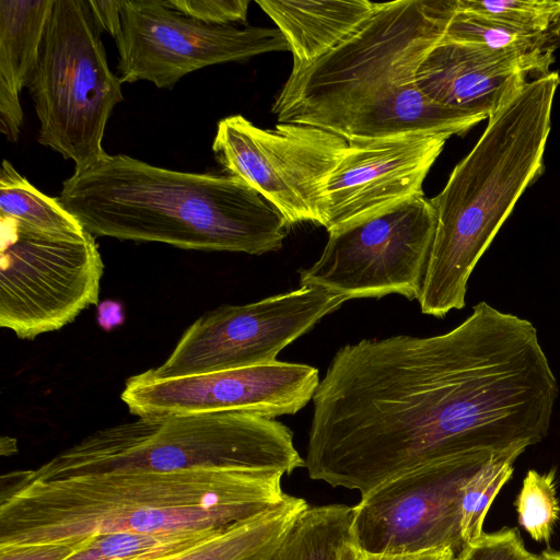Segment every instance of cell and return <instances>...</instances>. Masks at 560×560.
Segmentation results:
<instances>
[{
  "label": "cell",
  "instance_id": "obj_1",
  "mask_svg": "<svg viewBox=\"0 0 560 560\" xmlns=\"http://www.w3.org/2000/svg\"><path fill=\"white\" fill-rule=\"evenodd\" d=\"M558 393L535 326L481 301L445 334L341 347L312 399L305 467L363 495L445 457L526 450Z\"/></svg>",
  "mask_w": 560,
  "mask_h": 560
},
{
  "label": "cell",
  "instance_id": "obj_2",
  "mask_svg": "<svg viewBox=\"0 0 560 560\" xmlns=\"http://www.w3.org/2000/svg\"><path fill=\"white\" fill-rule=\"evenodd\" d=\"M284 475L195 468L115 470L52 480L1 477L0 547L115 533L221 528L281 504Z\"/></svg>",
  "mask_w": 560,
  "mask_h": 560
},
{
  "label": "cell",
  "instance_id": "obj_3",
  "mask_svg": "<svg viewBox=\"0 0 560 560\" xmlns=\"http://www.w3.org/2000/svg\"><path fill=\"white\" fill-rule=\"evenodd\" d=\"M456 0H398L381 8L313 63L291 70L272 113L348 142L415 132L463 135L483 119L429 100L417 72L444 38Z\"/></svg>",
  "mask_w": 560,
  "mask_h": 560
},
{
  "label": "cell",
  "instance_id": "obj_4",
  "mask_svg": "<svg viewBox=\"0 0 560 560\" xmlns=\"http://www.w3.org/2000/svg\"><path fill=\"white\" fill-rule=\"evenodd\" d=\"M58 199L94 236L184 249L262 255L281 249L292 226L237 176L172 171L126 154L73 173Z\"/></svg>",
  "mask_w": 560,
  "mask_h": 560
},
{
  "label": "cell",
  "instance_id": "obj_5",
  "mask_svg": "<svg viewBox=\"0 0 560 560\" xmlns=\"http://www.w3.org/2000/svg\"><path fill=\"white\" fill-rule=\"evenodd\" d=\"M557 72L516 88L488 117L472 150L430 199L436 228L418 299L421 312L443 318L465 306L468 279L517 200L544 172Z\"/></svg>",
  "mask_w": 560,
  "mask_h": 560
},
{
  "label": "cell",
  "instance_id": "obj_6",
  "mask_svg": "<svg viewBox=\"0 0 560 560\" xmlns=\"http://www.w3.org/2000/svg\"><path fill=\"white\" fill-rule=\"evenodd\" d=\"M305 467L293 432L280 421L244 411L138 418L97 430L35 469L28 480L115 470L195 468L272 470Z\"/></svg>",
  "mask_w": 560,
  "mask_h": 560
},
{
  "label": "cell",
  "instance_id": "obj_7",
  "mask_svg": "<svg viewBox=\"0 0 560 560\" xmlns=\"http://www.w3.org/2000/svg\"><path fill=\"white\" fill-rule=\"evenodd\" d=\"M89 0H54L27 88L39 120L38 142L74 163V173L107 153L102 141L124 100L108 67Z\"/></svg>",
  "mask_w": 560,
  "mask_h": 560
},
{
  "label": "cell",
  "instance_id": "obj_8",
  "mask_svg": "<svg viewBox=\"0 0 560 560\" xmlns=\"http://www.w3.org/2000/svg\"><path fill=\"white\" fill-rule=\"evenodd\" d=\"M0 326L20 339L58 330L97 305L104 264L94 235H63L0 214Z\"/></svg>",
  "mask_w": 560,
  "mask_h": 560
},
{
  "label": "cell",
  "instance_id": "obj_9",
  "mask_svg": "<svg viewBox=\"0 0 560 560\" xmlns=\"http://www.w3.org/2000/svg\"><path fill=\"white\" fill-rule=\"evenodd\" d=\"M435 228L434 208L421 196L330 232L319 258L299 271L300 284L347 300L389 294L418 300Z\"/></svg>",
  "mask_w": 560,
  "mask_h": 560
},
{
  "label": "cell",
  "instance_id": "obj_10",
  "mask_svg": "<svg viewBox=\"0 0 560 560\" xmlns=\"http://www.w3.org/2000/svg\"><path fill=\"white\" fill-rule=\"evenodd\" d=\"M492 451L463 453L413 468L351 506L349 539L369 553L402 555L466 547L460 498L466 481Z\"/></svg>",
  "mask_w": 560,
  "mask_h": 560
},
{
  "label": "cell",
  "instance_id": "obj_11",
  "mask_svg": "<svg viewBox=\"0 0 560 560\" xmlns=\"http://www.w3.org/2000/svg\"><path fill=\"white\" fill-rule=\"evenodd\" d=\"M348 145L315 126L279 122L262 129L232 115L218 122L212 151L228 174L256 189L291 225H322L325 187Z\"/></svg>",
  "mask_w": 560,
  "mask_h": 560
},
{
  "label": "cell",
  "instance_id": "obj_12",
  "mask_svg": "<svg viewBox=\"0 0 560 560\" xmlns=\"http://www.w3.org/2000/svg\"><path fill=\"white\" fill-rule=\"evenodd\" d=\"M346 301L327 289L300 285L248 304L220 306L194 322L168 358L147 372L171 378L273 363L282 349Z\"/></svg>",
  "mask_w": 560,
  "mask_h": 560
},
{
  "label": "cell",
  "instance_id": "obj_13",
  "mask_svg": "<svg viewBox=\"0 0 560 560\" xmlns=\"http://www.w3.org/2000/svg\"><path fill=\"white\" fill-rule=\"evenodd\" d=\"M114 39L120 81H149L160 89L207 66L290 50L277 27L206 24L155 0H121Z\"/></svg>",
  "mask_w": 560,
  "mask_h": 560
},
{
  "label": "cell",
  "instance_id": "obj_14",
  "mask_svg": "<svg viewBox=\"0 0 560 560\" xmlns=\"http://www.w3.org/2000/svg\"><path fill=\"white\" fill-rule=\"evenodd\" d=\"M319 382L316 368L282 361L171 378L145 371L127 380L120 398L138 418L244 411L276 419L304 408Z\"/></svg>",
  "mask_w": 560,
  "mask_h": 560
},
{
  "label": "cell",
  "instance_id": "obj_15",
  "mask_svg": "<svg viewBox=\"0 0 560 560\" xmlns=\"http://www.w3.org/2000/svg\"><path fill=\"white\" fill-rule=\"evenodd\" d=\"M450 137L415 132L349 142L325 187L322 226L330 233L424 196L423 182Z\"/></svg>",
  "mask_w": 560,
  "mask_h": 560
},
{
  "label": "cell",
  "instance_id": "obj_16",
  "mask_svg": "<svg viewBox=\"0 0 560 560\" xmlns=\"http://www.w3.org/2000/svg\"><path fill=\"white\" fill-rule=\"evenodd\" d=\"M553 60V55L442 39L421 63L416 82L432 102L488 118L529 75L549 73Z\"/></svg>",
  "mask_w": 560,
  "mask_h": 560
},
{
  "label": "cell",
  "instance_id": "obj_17",
  "mask_svg": "<svg viewBox=\"0 0 560 560\" xmlns=\"http://www.w3.org/2000/svg\"><path fill=\"white\" fill-rule=\"evenodd\" d=\"M284 36L292 70L304 68L337 47L382 5L368 0H256Z\"/></svg>",
  "mask_w": 560,
  "mask_h": 560
},
{
  "label": "cell",
  "instance_id": "obj_18",
  "mask_svg": "<svg viewBox=\"0 0 560 560\" xmlns=\"http://www.w3.org/2000/svg\"><path fill=\"white\" fill-rule=\"evenodd\" d=\"M54 0H0V131L19 139L20 93L36 65Z\"/></svg>",
  "mask_w": 560,
  "mask_h": 560
},
{
  "label": "cell",
  "instance_id": "obj_19",
  "mask_svg": "<svg viewBox=\"0 0 560 560\" xmlns=\"http://www.w3.org/2000/svg\"><path fill=\"white\" fill-rule=\"evenodd\" d=\"M307 506L304 499L289 494L281 504L222 527L196 546L161 560H271Z\"/></svg>",
  "mask_w": 560,
  "mask_h": 560
},
{
  "label": "cell",
  "instance_id": "obj_20",
  "mask_svg": "<svg viewBox=\"0 0 560 560\" xmlns=\"http://www.w3.org/2000/svg\"><path fill=\"white\" fill-rule=\"evenodd\" d=\"M219 529L97 535L80 540L77 551L66 560H161L196 546Z\"/></svg>",
  "mask_w": 560,
  "mask_h": 560
},
{
  "label": "cell",
  "instance_id": "obj_21",
  "mask_svg": "<svg viewBox=\"0 0 560 560\" xmlns=\"http://www.w3.org/2000/svg\"><path fill=\"white\" fill-rule=\"evenodd\" d=\"M351 506H307L298 517L271 560H339L349 538Z\"/></svg>",
  "mask_w": 560,
  "mask_h": 560
},
{
  "label": "cell",
  "instance_id": "obj_22",
  "mask_svg": "<svg viewBox=\"0 0 560 560\" xmlns=\"http://www.w3.org/2000/svg\"><path fill=\"white\" fill-rule=\"evenodd\" d=\"M0 214L49 233L80 235L85 232L58 198L39 191L7 160L2 161L0 171Z\"/></svg>",
  "mask_w": 560,
  "mask_h": 560
},
{
  "label": "cell",
  "instance_id": "obj_23",
  "mask_svg": "<svg viewBox=\"0 0 560 560\" xmlns=\"http://www.w3.org/2000/svg\"><path fill=\"white\" fill-rule=\"evenodd\" d=\"M443 40L472 44L493 50L553 55L560 47V34L538 33L483 15L457 11Z\"/></svg>",
  "mask_w": 560,
  "mask_h": 560
},
{
  "label": "cell",
  "instance_id": "obj_24",
  "mask_svg": "<svg viewBox=\"0 0 560 560\" xmlns=\"http://www.w3.org/2000/svg\"><path fill=\"white\" fill-rule=\"evenodd\" d=\"M523 448L494 452L466 481L460 498V530L465 546L483 535L487 513L502 487L510 480L514 462Z\"/></svg>",
  "mask_w": 560,
  "mask_h": 560
},
{
  "label": "cell",
  "instance_id": "obj_25",
  "mask_svg": "<svg viewBox=\"0 0 560 560\" xmlns=\"http://www.w3.org/2000/svg\"><path fill=\"white\" fill-rule=\"evenodd\" d=\"M518 524L537 542L549 545L560 517L555 470L529 469L515 501Z\"/></svg>",
  "mask_w": 560,
  "mask_h": 560
},
{
  "label": "cell",
  "instance_id": "obj_26",
  "mask_svg": "<svg viewBox=\"0 0 560 560\" xmlns=\"http://www.w3.org/2000/svg\"><path fill=\"white\" fill-rule=\"evenodd\" d=\"M456 10L526 31L560 34V0H456Z\"/></svg>",
  "mask_w": 560,
  "mask_h": 560
},
{
  "label": "cell",
  "instance_id": "obj_27",
  "mask_svg": "<svg viewBox=\"0 0 560 560\" xmlns=\"http://www.w3.org/2000/svg\"><path fill=\"white\" fill-rule=\"evenodd\" d=\"M520 536L518 529L504 527L486 534L467 545L456 560H535Z\"/></svg>",
  "mask_w": 560,
  "mask_h": 560
},
{
  "label": "cell",
  "instance_id": "obj_28",
  "mask_svg": "<svg viewBox=\"0 0 560 560\" xmlns=\"http://www.w3.org/2000/svg\"><path fill=\"white\" fill-rule=\"evenodd\" d=\"M166 3L188 18L211 25L245 23L249 5L248 0H171Z\"/></svg>",
  "mask_w": 560,
  "mask_h": 560
},
{
  "label": "cell",
  "instance_id": "obj_29",
  "mask_svg": "<svg viewBox=\"0 0 560 560\" xmlns=\"http://www.w3.org/2000/svg\"><path fill=\"white\" fill-rule=\"evenodd\" d=\"M79 541L42 542L0 547V560H66Z\"/></svg>",
  "mask_w": 560,
  "mask_h": 560
},
{
  "label": "cell",
  "instance_id": "obj_30",
  "mask_svg": "<svg viewBox=\"0 0 560 560\" xmlns=\"http://www.w3.org/2000/svg\"><path fill=\"white\" fill-rule=\"evenodd\" d=\"M452 549H439L419 553H369L357 548L348 538L339 551V560H456Z\"/></svg>",
  "mask_w": 560,
  "mask_h": 560
},
{
  "label": "cell",
  "instance_id": "obj_31",
  "mask_svg": "<svg viewBox=\"0 0 560 560\" xmlns=\"http://www.w3.org/2000/svg\"><path fill=\"white\" fill-rule=\"evenodd\" d=\"M89 2L101 30H105L115 37L120 25L121 1L89 0Z\"/></svg>",
  "mask_w": 560,
  "mask_h": 560
},
{
  "label": "cell",
  "instance_id": "obj_32",
  "mask_svg": "<svg viewBox=\"0 0 560 560\" xmlns=\"http://www.w3.org/2000/svg\"><path fill=\"white\" fill-rule=\"evenodd\" d=\"M97 318L104 329H112L124 320L121 305L113 301H106L100 305Z\"/></svg>",
  "mask_w": 560,
  "mask_h": 560
},
{
  "label": "cell",
  "instance_id": "obj_33",
  "mask_svg": "<svg viewBox=\"0 0 560 560\" xmlns=\"http://www.w3.org/2000/svg\"><path fill=\"white\" fill-rule=\"evenodd\" d=\"M535 560H560V551L547 549L541 553L536 555Z\"/></svg>",
  "mask_w": 560,
  "mask_h": 560
}]
</instances>
